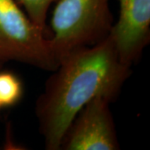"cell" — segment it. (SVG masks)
I'll use <instances>...</instances> for the list:
<instances>
[{"mask_svg":"<svg viewBox=\"0 0 150 150\" xmlns=\"http://www.w3.org/2000/svg\"><path fill=\"white\" fill-rule=\"evenodd\" d=\"M49 38L58 63L68 54L108 37L112 26L109 0H57Z\"/></svg>","mask_w":150,"mask_h":150,"instance_id":"cell-2","label":"cell"},{"mask_svg":"<svg viewBox=\"0 0 150 150\" xmlns=\"http://www.w3.org/2000/svg\"><path fill=\"white\" fill-rule=\"evenodd\" d=\"M54 71L35 108L48 150L60 149L70 124L88 103L97 97L113 101L131 73L109 35L68 54Z\"/></svg>","mask_w":150,"mask_h":150,"instance_id":"cell-1","label":"cell"},{"mask_svg":"<svg viewBox=\"0 0 150 150\" xmlns=\"http://www.w3.org/2000/svg\"><path fill=\"white\" fill-rule=\"evenodd\" d=\"M111 101L97 97L76 115L63 139L65 150L119 149L112 112Z\"/></svg>","mask_w":150,"mask_h":150,"instance_id":"cell-4","label":"cell"},{"mask_svg":"<svg viewBox=\"0 0 150 150\" xmlns=\"http://www.w3.org/2000/svg\"><path fill=\"white\" fill-rule=\"evenodd\" d=\"M3 63H4V62H3V61H2V60L0 59V67L2 66V64H3Z\"/></svg>","mask_w":150,"mask_h":150,"instance_id":"cell-8","label":"cell"},{"mask_svg":"<svg viewBox=\"0 0 150 150\" xmlns=\"http://www.w3.org/2000/svg\"><path fill=\"white\" fill-rule=\"evenodd\" d=\"M119 13L112 38L121 62L131 67L150 40V0H118Z\"/></svg>","mask_w":150,"mask_h":150,"instance_id":"cell-5","label":"cell"},{"mask_svg":"<svg viewBox=\"0 0 150 150\" xmlns=\"http://www.w3.org/2000/svg\"><path fill=\"white\" fill-rule=\"evenodd\" d=\"M21 80L13 73L0 72V105L2 108L12 107L19 102L23 96Z\"/></svg>","mask_w":150,"mask_h":150,"instance_id":"cell-6","label":"cell"},{"mask_svg":"<svg viewBox=\"0 0 150 150\" xmlns=\"http://www.w3.org/2000/svg\"><path fill=\"white\" fill-rule=\"evenodd\" d=\"M0 59L49 71L59 65L45 31L16 0H0Z\"/></svg>","mask_w":150,"mask_h":150,"instance_id":"cell-3","label":"cell"},{"mask_svg":"<svg viewBox=\"0 0 150 150\" xmlns=\"http://www.w3.org/2000/svg\"><path fill=\"white\" fill-rule=\"evenodd\" d=\"M2 108V107H1V105H0V108Z\"/></svg>","mask_w":150,"mask_h":150,"instance_id":"cell-9","label":"cell"},{"mask_svg":"<svg viewBox=\"0 0 150 150\" xmlns=\"http://www.w3.org/2000/svg\"><path fill=\"white\" fill-rule=\"evenodd\" d=\"M33 21L46 32V19L51 5L57 0H16Z\"/></svg>","mask_w":150,"mask_h":150,"instance_id":"cell-7","label":"cell"}]
</instances>
